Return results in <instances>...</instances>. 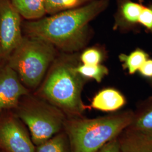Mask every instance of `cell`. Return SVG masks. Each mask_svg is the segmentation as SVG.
<instances>
[{"label":"cell","mask_w":152,"mask_h":152,"mask_svg":"<svg viewBox=\"0 0 152 152\" xmlns=\"http://www.w3.org/2000/svg\"><path fill=\"white\" fill-rule=\"evenodd\" d=\"M110 0H94L86 5L25 23L27 36L41 38L65 53L81 52L92 37L90 23L105 11Z\"/></svg>","instance_id":"obj_1"},{"label":"cell","mask_w":152,"mask_h":152,"mask_svg":"<svg viewBox=\"0 0 152 152\" xmlns=\"http://www.w3.org/2000/svg\"><path fill=\"white\" fill-rule=\"evenodd\" d=\"M80 52L57 56L38 90L39 97L63 111L69 117H82L87 107L82 92L88 80L75 69L81 62Z\"/></svg>","instance_id":"obj_2"},{"label":"cell","mask_w":152,"mask_h":152,"mask_svg":"<svg viewBox=\"0 0 152 152\" xmlns=\"http://www.w3.org/2000/svg\"><path fill=\"white\" fill-rule=\"evenodd\" d=\"M134 112L126 110L96 118L69 117L64 129L71 152H96L109 141L117 137L130 125Z\"/></svg>","instance_id":"obj_3"},{"label":"cell","mask_w":152,"mask_h":152,"mask_svg":"<svg viewBox=\"0 0 152 152\" xmlns=\"http://www.w3.org/2000/svg\"><path fill=\"white\" fill-rule=\"evenodd\" d=\"M54 46L41 38L23 37L8 58L7 65L15 71L28 88L38 87L58 56Z\"/></svg>","instance_id":"obj_4"},{"label":"cell","mask_w":152,"mask_h":152,"mask_svg":"<svg viewBox=\"0 0 152 152\" xmlns=\"http://www.w3.org/2000/svg\"><path fill=\"white\" fill-rule=\"evenodd\" d=\"M15 109V114L27 127L36 146L48 140L64 127L65 113L42 99L19 103Z\"/></svg>","instance_id":"obj_5"},{"label":"cell","mask_w":152,"mask_h":152,"mask_svg":"<svg viewBox=\"0 0 152 152\" xmlns=\"http://www.w3.org/2000/svg\"><path fill=\"white\" fill-rule=\"evenodd\" d=\"M15 114L0 115V150L3 152H36L29 131Z\"/></svg>","instance_id":"obj_6"},{"label":"cell","mask_w":152,"mask_h":152,"mask_svg":"<svg viewBox=\"0 0 152 152\" xmlns=\"http://www.w3.org/2000/svg\"><path fill=\"white\" fill-rule=\"evenodd\" d=\"M21 15L10 0H0V60H7L20 44Z\"/></svg>","instance_id":"obj_7"},{"label":"cell","mask_w":152,"mask_h":152,"mask_svg":"<svg viewBox=\"0 0 152 152\" xmlns=\"http://www.w3.org/2000/svg\"><path fill=\"white\" fill-rule=\"evenodd\" d=\"M28 94L27 88L9 65L0 67V115L6 110L16 109L22 97Z\"/></svg>","instance_id":"obj_8"},{"label":"cell","mask_w":152,"mask_h":152,"mask_svg":"<svg viewBox=\"0 0 152 152\" xmlns=\"http://www.w3.org/2000/svg\"><path fill=\"white\" fill-rule=\"evenodd\" d=\"M115 2L113 30L125 33L136 29L139 25V17L145 5L141 1L134 0H115Z\"/></svg>","instance_id":"obj_9"},{"label":"cell","mask_w":152,"mask_h":152,"mask_svg":"<svg viewBox=\"0 0 152 152\" xmlns=\"http://www.w3.org/2000/svg\"><path fill=\"white\" fill-rule=\"evenodd\" d=\"M126 132L152 141V96L143 102L137 111Z\"/></svg>","instance_id":"obj_10"},{"label":"cell","mask_w":152,"mask_h":152,"mask_svg":"<svg viewBox=\"0 0 152 152\" xmlns=\"http://www.w3.org/2000/svg\"><path fill=\"white\" fill-rule=\"evenodd\" d=\"M126 103L125 96L118 90L108 87L101 90L94 96L90 107L107 112H114Z\"/></svg>","instance_id":"obj_11"},{"label":"cell","mask_w":152,"mask_h":152,"mask_svg":"<svg viewBox=\"0 0 152 152\" xmlns=\"http://www.w3.org/2000/svg\"><path fill=\"white\" fill-rule=\"evenodd\" d=\"M14 7L21 16L29 20H35L47 14L45 0H10Z\"/></svg>","instance_id":"obj_12"},{"label":"cell","mask_w":152,"mask_h":152,"mask_svg":"<svg viewBox=\"0 0 152 152\" xmlns=\"http://www.w3.org/2000/svg\"><path fill=\"white\" fill-rule=\"evenodd\" d=\"M121 152H152V141L126 132L120 139Z\"/></svg>","instance_id":"obj_13"},{"label":"cell","mask_w":152,"mask_h":152,"mask_svg":"<svg viewBox=\"0 0 152 152\" xmlns=\"http://www.w3.org/2000/svg\"><path fill=\"white\" fill-rule=\"evenodd\" d=\"M146 51L140 48H137L129 54L122 53L119 55L118 59L122 63L124 69L128 72L130 75L138 72L141 66L149 58Z\"/></svg>","instance_id":"obj_14"},{"label":"cell","mask_w":152,"mask_h":152,"mask_svg":"<svg viewBox=\"0 0 152 152\" xmlns=\"http://www.w3.org/2000/svg\"><path fill=\"white\" fill-rule=\"evenodd\" d=\"M36 152H71L70 142L65 131L36 146Z\"/></svg>","instance_id":"obj_15"},{"label":"cell","mask_w":152,"mask_h":152,"mask_svg":"<svg viewBox=\"0 0 152 152\" xmlns=\"http://www.w3.org/2000/svg\"><path fill=\"white\" fill-rule=\"evenodd\" d=\"M94 0H45L47 14L53 15L61 11L78 8Z\"/></svg>","instance_id":"obj_16"},{"label":"cell","mask_w":152,"mask_h":152,"mask_svg":"<svg viewBox=\"0 0 152 152\" xmlns=\"http://www.w3.org/2000/svg\"><path fill=\"white\" fill-rule=\"evenodd\" d=\"M76 71L81 75L88 80L92 79L100 83L105 76L109 74V69L103 64L85 65L81 63L77 65Z\"/></svg>","instance_id":"obj_17"},{"label":"cell","mask_w":152,"mask_h":152,"mask_svg":"<svg viewBox=\"0 0 152 152\" xmlns=\"http://www.w3.org/2000/svg\"><path fill=\"white\" fill-rule=\"evenodd\" d=\"M80 60L81 63L85 65H99L105 60L106 51L100 46H93L85 48L81 51Z\"/></svg>","instance_id":"obj_18"},{"label":"cell","mask_w":152,"mask_h":152,"mask_svg":"<svg viewBox=\"0 0 152 152\" xmlns=\"http://www.w3.org/2000/svg\"><path fill=\"white\" fill-rule=\"evenodd\" d=\"M139 24L152 32V4L145 6L139 17Z\"/></svg>","instance_id":"obj_19"},{"label":"cell","mask_w":152,"mask_h":152,"mask_svg":"<svg viewBox=\"0 0 152 152\" xmlns=\"http://www.w3.org/2000/svg\"><path fill=\"white\" fill-rule=\"evenodd\" d=\"M96 152H121L120 139L116 137L109 141Z\"/></svg>","instance_id":"obj_20"},{"label":"cell","mask_w":152,"mask_h":152,"mask_svg":"<svg viewBox=\"0 0 152 152\" xmlns=\"http://www.w3.org/2000/svg\"><path fill=\"white\" fill-rule=\"evenodd\" d=\"M140 75L147 79H152V59H148L138 71Z\"/></svg>","instance_id":"obj_21"},{"label":"cell","mask_w":152,"mask_h":152,"mask_svg":"<svg viewBox=\"0 0 152 152\" xmlns=\"http://www.w3.org/2000/svg\"><path fill=\"white\" fill-rule=\"evenodd\" d=\"M150 80V82H151V85L152 86V80Z\"/></svg>","instance_id":"obj_22"}]
</instances>
